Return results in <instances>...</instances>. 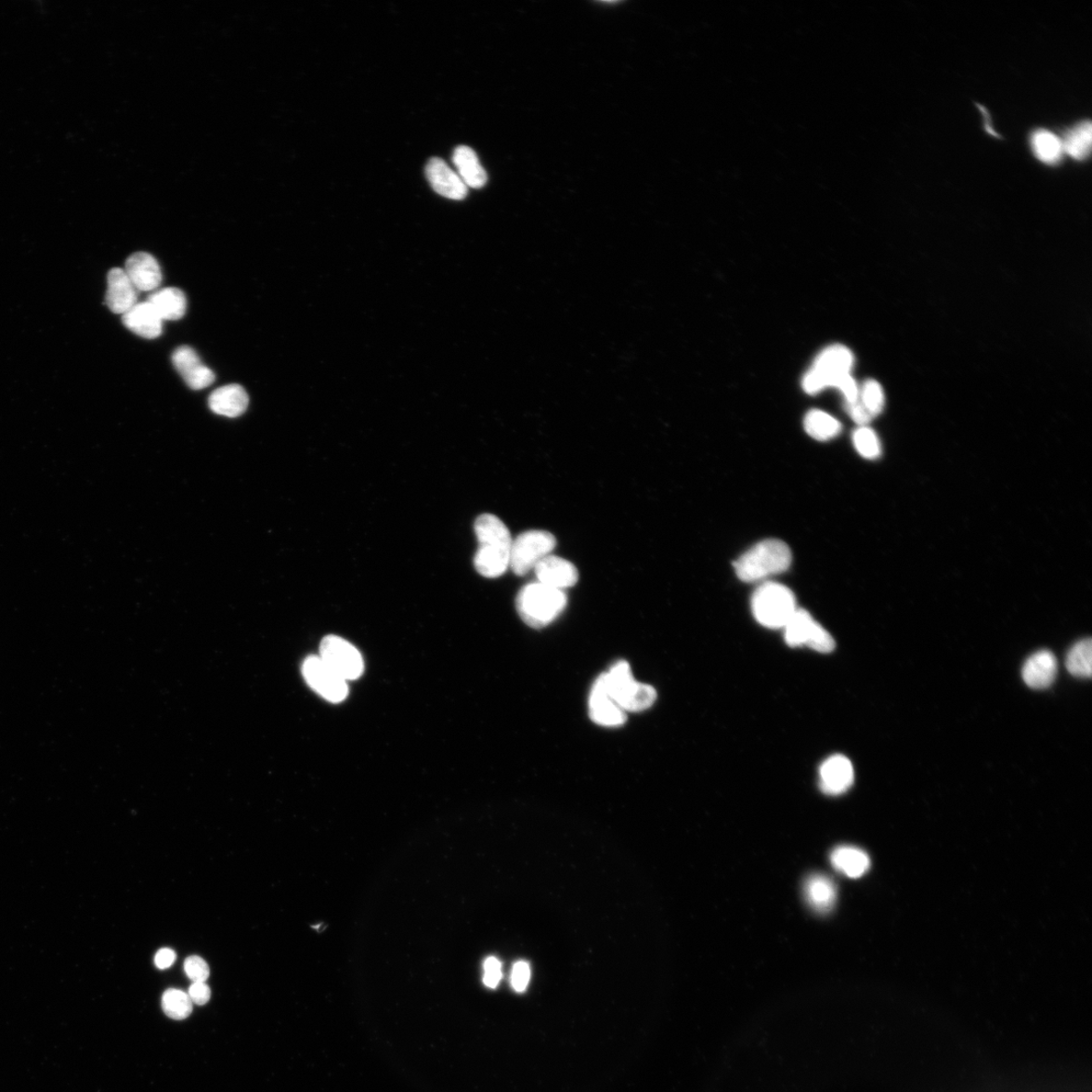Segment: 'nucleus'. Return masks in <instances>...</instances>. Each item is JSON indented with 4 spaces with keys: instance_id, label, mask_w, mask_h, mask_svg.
Here are the masks:
<instances>
[{
    "instance_id": "obj_1",
    "label": "nucleus",
    "mask_w": 1092,
    "mask_h": 1092,
    "mask_svg": "<svg viewBox=\"0 0 1092 1092\" xmlns=\"http://www.w3.org/2000/svg\"><path fill=\"white\" fill-rule=\"evenodd\" d=\"M474 532L479 541L474 559L476 572L488 578L503 576L510 567L514 541L504 522L493 514H483L474 522Z\"/></svg>"
},
{
    "instance_id": "obj_2",
    "label": "nucleus",
    "mask_w": 1092,
    "mask_h": 1092,
    "mask_svg": "<svg viewBox=\"0 0 1092 1092\" xmlns=\"http://www.w3.org/2000/svg\"><path fill=\"white\" fill-rule=\"evenodd\" d=\"M791 563L792 553L786 543L767 540L739 556L734 567L741 581L755 583L787 571Z\"/></svg>"
},
{
    "instance_id": "obj_3",
    "label": "nucleus",
    "mask_w": 1092,
    "mask_h": 1092,
    "mask_svg": "<svg viewBox=\"0 0 1092 1092\" xmlns=\"http://www.w3.org/2000/svg\"><path fill=\"white\" fill-rule=\"evenodd\" d=\"M567 604L565 591L540 583L523 587L516 599V607L523 621L532 629H542L561 616Z\"/></svg>"
},
{
    "instance_id": "obj_4",
    "label": "nucleus",
    "mask_w": 1092,
    "mask_h": 1092,
    "mask_svg": "<svg viewBox=\"0 0 1092 1092\" xmlns=\"http://www.w3.org/2000/svg\"><path fill=\"white\" fill-rule=\"evenodd\" d=\"M604 675L610 697L625 712H642L651 708L656 700L654 687L636 682L629 663L620 661Z\"/></svg>"
},
{
    "instance_id": "obj_5",
    "label": "nucleus",
    "mask_w": 1092,
    "mask_h": 1092,
    "mask_svg": "<svg viewBox=\"0 0 1092 1092\" xmlns=\"http://www.w3.org/2000/svg\"><path fill=\"white\" fill-rule=\"evenodd\" d=\"M757 621L771 630L783 629L798 607L793 592L786 586L768 582L760 585L752 598Z\"/></svg>"
},
{
    "instance_id": "obj_6",
    "label": "nucleus",
    "mask_w": 1092,
    "mask_h": 1092,
    "mask_svg": "<svg viewBox=\"0 0 1092 1092\" xmlns=\"http://www.w3.org/2000/svg\"><path fill=\"white\" fill-rule=\"evenodd\" d=\"M556 546V540L549 531L529 530L520 534L512 541L510 567L518 576H525L544 559L551 555Z\"/></svg>"
},
{
    "instance_id": "obj_7",
    "label": "nucleus",
    "mask_w": 1092,
    "mask_h": 1092,
    "mask_svg": "<svg viewBox=\"0 0 1092 1092\" xmlns=\"http://www.w3.org/2000/svg\"><path fill=\"white\" fill-rule=\"evenodd\" d=\"M783 629L785 641L791 647L805 645L821 654L835 650L834 637L804 609L796 610Z\"/></svg>"
},
{
    "instance_id": "obj_8",
    "label": "nucleus",
    "mask_w": 1092,
    "mask_h": 1092,
    "mask_svg": "<svg viewBox=\"0 0 1092 1092\" xmlns=\"http://www.w3.org/2000/svg\"><path fill=\"white\" fill-rule=\"evenodd\" d=\"M322 661L345 681L357 680L364 669L363 659L355 645L343 637L328 635L320 644Z\"/></svg>"
},
{
    "instance_id": "obj_9",
    "label": "nucleus",
    "mask_w": 1092,
    "mask_h": 1092,
    "mask_svg": "<svg viewBox=\"0 0 1092 1092\" xmlns=\"http://www.w3.org/2000/svg\"><path fill=\"white\" fill-rule=\"evenodd\" d=\"M302 673L308 685L329 702L339 703L348 696L347 681L337 675L318 656L305 659Z\"/></svg>"
},
{
    "instance_id": "obj_10",
    "label": "nucleus",
    "mask_w": 1092,
    "mask_h": 1092,
    "mask_svg": "<svg viewBox=\"0 0 1092 1092\" xmlns=\"http://www.w3.org/2000/svg\"><path fill=\"white\" fill-rule=\"evenodd\" d=\"M589 713L591 720L601 726L617 727L627 722V712L610 697L603 674L592 686Z\"/></svg>"
},
{
    "instance_id": "obj_11",
    "label": "nucleus",
    "mask_w": 1092,
    "mask_h": 1092,
    "mask_svg": "<svg viewBox=\"0 0 1092 1092\" xmlns=\"http://www.w3.org/2000/svg\"><path fill=\"white\" fill-rule=\"evenodd\" d=\"M854 363L852 351L844 345L836 344L826 347L816 357L812 370L821 377L825 389L828 386L833 388L838 378L851 373Z\"/></svg>"
},
{
    "instance_id": "obj_12",
    "label": "nucleus",
    "mask_w": 1092,
    "mask_h": 1092,
    "mask_svg": "<svg viewBox=\"0 0 1092 1092\" xmlns=\"http://www.w3.org/2000/svg\"><path fill=\"white\" fill-rule=\"evenodd\" d=\"M176 370L192 390L208 388L214 382V373L204 366L196 350L189 346H180L173 355Z\"/></svg>"
},
{
    "instance_id": "obj_13",
    "label": "nucleus",
    "mask_w": 1092,
    "mask_h": 1092,
    "mask_svg": "<svg viewBox=\"0 0 1092 1092\" xmlns=\"http://www.w3.org/2000/svg\"><path fill=\"white\" fill-rule=\"evenodd\" d=\"M426 176L438 195L449 200L462 201L468 196L465 186L457 172L440 158H432L426 166Z\"/></svg>"
},
{
    "instance_id": "obj_14",
    "label": "nucleus",
    "mask_w": 1092,
    "mask_h": 1092,
    "mask_svg": "<svg viewBox=\"0 0 1092 1092\" xmlns=\"http://www.w3.org/2000/svg\"><path fill=\"white\" fill-rule=\"evenodd\" d=\"M539 583L565 591L578 583V572L575 565L563 557L548 555L534 567Z\"/></svg>"
},
{
    "instance_id": "obj_15",
    "label": "nucleus",
    "mask_w": 1092,
    "mask_h": 1092,
    "mask_svg": "<svg viewBox=\"0 0 1092 1092\" xmlns=\"http://www.w3.org/2000/svg\"><path fill=\"white\" fill-rule=\"evenodd\" d=\"M821 789L828 795L847 792L854 783L855 773L851 760L845 756L835 755L825 760L821 767Z\"/></svg>"
},
{
    "instance_id": "obj_16",
    "label": "nucleus",
    "mask_w": 1092,
    "mask_h": 1092,
    "mask_svg": "<svg viewBox=\"0 0 1092 1092\" xmlns=\"http://www.w3.org/2000/svg\"><path fill=\"white\" fill-rule=\"evenodd\" d=\"M138 292H152L161 287L162 272L158 261L150 254L136 253L126 261L124 267Z\"/></svg>"
},
{
    "instance_id": "obj_17",
    "label": "nucleus",
    "mask_w": 1092,
    "mask_h": 1092,
    "mask_svg": "<svg viewBox=\"0 0 1092 1092\" xmlns=\"http://www.w3.org/2000/svg\"><path fill=\"white\" fill-rule=\"evenodd\" d=\"M106 302L111 312L121 315L126 314L138 304V290L124 269L113 268L109 272Z\"/></svg>"
},
{
    "instance_id": "obj_18",
    "label": "nucleus",
    "mask_w": 1092,
    "mask_h": 1092,
    "mask_svg": "<svg viewBox=\"0 0 1092 1092\" xmlns=\"http://www.w3.org/2000/svg\"><path fill=\"white\" fill-rule=\"evenodd\" d=\"M1057 672V658L1052 652L1046 650L1033 654L1021 669L1023 682L1033 689L1050 687Z\"/></svg>"
},
{
    "instance_id": "obj_19",
    "label": "nucleus",
    "mask_w": 1092,
    "mask_h": 1092,
    "mask_svg": "<svg viewBox=\"0 0 1092 1092\" xmlns=\"http://www.w3.org/2000/svg\"><path fill=\"white\" fill-rule=\"evenodd\" d=\"M123 323L130 332L145 339H155L162 334L163 320L148 301L135 305L124 314Z\"/></svg>"
},
{
    "instance_id": "obj_20",
    "label": "nucleus",
    "mask_w": 1092,
    "mask_h": 1092,
    "mask_svg": "<svg viewBox=\"0 0 1092 1092\" xmlns=\"http://www.w3.org/2000/svg\"><path fill=\"white\" fill-rule=\"evenodd\" d=\"M805 901L817 914L832 912L838 898L837 886L824 874H813L803 886Z\"/></svg>"
},
{
    "instance_id": "obj_21",
    "label": "nucleus",
    "mask_w": 1092,
    "mask_h": 1092,
    "mask_svg": "<svg viewBox=\"0 0 1092 1092\" xmlns=\"http://www.w3.org/2000/svg\"><path fill=\"white\" fill-rule=\"evenodd\" d=\"M249 404V397L243 386L228 384L214 390L209 397V406L215 414L229 418L241 416Z\"/></svg>"
},
{
    "instance_id": "obj_22",
    "label": "nucleus",
    "mask_w": 1092,
    "mask_h": 1092,
    "mask_svg": "<svg viewBox=\"0 0 1092 1092\" xmlns=\"http://www.w3.org/2000/svg\"><path fill=\"white\" fill-rule=\"evenodd\" d=\"M452 162L466 187L482 188L487 185L488 175L472 148L464 145L455 148Z\"/></svg>"
},
{
    "instance_id": "obj_23",
    "label": "nucleus",
    "mask_w": 1092,
    "mask_h": 1092,
    "mask_svg": "<svg viewBox=\"0 0 1092 1092\" xmlns=\"http://www.w3.org/2000/svg\"><path fill=\"white\" fill-rule=\"evenodd\" d=\"M830 862L834 868L849 878L857 879L866 874L870 868V858L861 849L852 846H839L830 854Z\"/></svg>"
},
{
    "instance_id": "obj_24",
    "label": "nucleus",
    "mask_w": 1092,
    "mask_h": 1092,
    "mask_svg": "<svg viewBox=\"0 0 1092 1092\" xmlns=\"http://www.w3.org/2000/svg\"><path fill=\"white\" fill-rule=\"evenodd\" d=\"M148 302L156 313L167 321H177L187 312V298L184 292L176 288H166L153 292Z\"/></svg>"
},
{
    "instance_id": "obj_25",
    "label": "nucleus",
    "mask_w": 1092,
    "mask_h": 1092,
    "mask_svg": "<svg viewBox=\"0 0 1092 1092\" xmlns=\"http://www.w3.org/2000/svg\"><path fill=\"white\" fill-rule=\"evenodd\" d=\"M803 426L806 434L818 441L834 439L841 431V424L838 421L821 410H812L807 413Z\"/></svg>"
},
{
    "instance_id": "obj_26",
    "label": "nucleus",
    "mask_w": 1092,
    "mask_h": 1092,
    "mask_svg": "<svg viewBox=\"0 0 1092 1092\" xmlns=\"http://www.w3.org/2000/svg\"><path fill=\"white\" fill-rule=\"evenodd\" d=\"M1032 147L1039 161L1046 164L1060 162L1063 155L1062 141L1056 135L1046 130L1034 132L1032 136Z\"/></svg>"
},
{
    "instance_id": "obj_27",
    "label": "nucleus",
    "mask_w": 1092,
    "mask_h": 1092,
    "mask_svg": "<svg viewBox=\"0 0 1092 1092\" xmlns=\"http://www.w3.org/2000/svg\"><path fill=\"white\" fill-rule=\"evenodd\" d=\"M1068 672L1078 678H1090L1092 673V644L1090 639L1076 643L1066 657Z\"/></svg>"
},
{
    "instance_id": "obj_28",
    "label": "nucleus",
    "mask_w": 1092,
    "mask_h": 1092,
    "mask_svg": "<svg viewBox=\"0 0 1092 1092\" xmlns=\"http://www.w3.org/2000/svg\"><path fill=\"white\" fill-rule=\"evenodd\" d=\"M1091 140V123H1082L1067 134L1064 142H1062L1063 150L1076 161H1084L1090 154Z\"/></svg>"
},
{
    "instance_id": "obj_29",
    "label": "nucleus",
    "mask_w": 1092,
    "mask_h": 1092,
    "mask_svg": "<svg viewBox=\"0 0 1092 1092\" xmlns=\"http://www.w3.org/2000/svg\"><path fill=\"white\" fill-rule=\"evenodd\" d=\"M162 1008L169 1018L185 1020L191 1014L192 1001L186 993L172 988L163 994Z\"/></svg>"
},
{
    "instance_id": "obj_30",
    "label": "nucleus",
    "mask_w": 1092,
    "mask_h": 1092,
    "mask_svg": "<svg viewBox=\"0 0 1092 1092\" xmlns=\"http://www.w3.org/2000/svg\"><path fill=\"white\" fill-rule=\"evenodd\" d=\"M852 443L864 459L876 460L881 455V443L875 432L867 426H860L852 434Z\"/></svg>"
},
{
    "instance_id": "obj_31",
    "label": "nucleus",
    "mask_w": 1092,
    "mask_h": 1092,
    "mask_svg": "<svg viewBox=\"0 0 1092 1092\" xmlns=\"http://www.w3.org/2000/svg\"><path fill=\"white\" fill-rule=\"evenodd\" d=\"M859 401L867 410L872 418L878 416L883 410L885 397L882 386L874 380L864 383L860 389Z\"/></svg>"
},
{
    "instance_id": "obj_32",
    "label": "nucleus",
    "mask_w": 1092,
    "mask_h": 1092,
    "mask_svg": "<svg viewBox=\"0 0 1092 1092\" xmlns=\"http://www.w3.org/2000/svg\"><path fill=\"white\" fill-rule=\"evenodd\" d=\"M185 970L193 982H206L210 976V968L206 961L199 956H190L185 962Z\"/></svg>"
},
{
    "instance_id": "obj_33",
    "label": "nucleus",
    "mask_w": 1092,
    "mask_h": 1092,
    "mask_svg": "<svg viewBox=\"0 0 1092 1092\" xmlns=\"http://www.w3.org/2000/svg\"><path fill=\"white\" fill-rule=\"evenodd\" d=\"M530 981V967L525 961L517 962L512 971L511 983L516 992H525Z\"/></svg>"
},
{
    "instance_id": "obj_34",
    "label": "nucleus",
    "mask_w": 1092,
    "mask_h": 1092,
    "mask_svg": "<svg viewBox=\"0 0 1092 1092\" xmlns=\"http://www.w3.org/2000/svg\"><path fill=\"white\" fill-rule=\"evenodd\" d=\"M484 983L490 988H496L502 978V965L495 957H488L484 964Z\"/></svg>"
},
{
    "instance_id": "obj_35",
    "label": "nucleus",
    "mask_w": 1092,
    "mask_h": 1092,
    "mask_svg": "<svg viewBox=\"0 0 1092 1092\" xmlns=\"http://www.w3.org/2000/svg\"><path fill=\"white\" fill-rule=\"evenodd\" d=\"M188 996L192 1004L203 1006L209 1003L211 989L206 982H193L189 988Z\"/></svg>"
},
{
    "instance_id": "obj_36",
    "label": "nucleus",
    "mask_w": 1092,
    "mask_h": 1092,
    "mask_svg": "<svg viewBox=\"0 0 1092 1092\" xmlns=\"http://www.w3.org/2000/svg\"><path fill=\"white\" fill-rule=\"evenodd\" d=\"M846 408L850 417L854 420L859 426H867V424L873 419L867 410L864 409V407L860 403L859 399L855 403L846 405Z\"/></svg>"
},
{
    "instance_id": "obj_37",
    "label": "nucleus",
    "mask_w": 1092,
    "mask_h": 1092,
    "mask_svg": "<svg viewBox=\"0 0 1092 1092\" xmlns=\"http://www.w3.org/2000/svg\"><path fill=\"white\" fill-rule=\"evenodd\" d=\"M176 959V955L173 950L162 949L155 956V965L159 969H167L174 965Z\"/></svg>"
}]
</instances>
